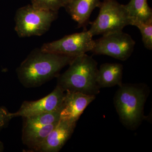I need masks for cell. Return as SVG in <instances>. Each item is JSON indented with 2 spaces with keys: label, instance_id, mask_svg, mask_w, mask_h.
I'll return each mask as SVG.
<instances>
[{
  "label": "cell",
  "instance_id": "obj_10",
  "mask_svg": "<svg viewBox=\"0 0 152 152\" xmlns=\"http://www.w3.org/2000/svg\"><path fill=\"white\" fill-rule=\"evenodd\" d=\"M96 96L78 92L66 91L63 100L60 119L77 122L85 109L96 99Z\"/></svg>",
  "mask_w": 152,
  "mask_h": 152
},
{
  "label": "cell",
  "instance_id": "obj_2",
  "mask_svg": "<svg viewBox=\"0 0 152 152\" xmlns=\"http://www.w3.org/2000/svg\"><path fill=\"white\" fill-rule=\"evenodd\" d=\"M64 73L58 76L57 86L64 92L95 95L101 88L97 83V63L86 54L75 57Z\"/></svg>",
  "mask_w": 152,
  "mask_h": 152
},
{
  "label": "cell",
  "instance_id": "obj_16",
  "mask_svg": "<svg viewBox=\"0 0 152 152\" xmlns=\"http://www.w3.org/2000/svg\"><path fill=\"white\" fill-rule=\"evenodd\" d=\"M133 26L138 28L141 34L144 46L148 50L152 49V20L146 22H138Z\"/></svg>",
  "mask_w": 152,
  "mask_h": 152
},
{
  "label": "cell",
  "instance_id": "obj_7",
  "mask_svg": "<svg viewBox=\"0 0 152 152\" xmlns=\"http://www.w3.org/2000/svg\"><path fill=\"white\" fill-rule=\"evenodd\" d=\"M94 41L91 51L94 54L106 55L122 61L131 56L136 44L130 35L123 31L102 36Z\"/></svg>",
  "mask_w": 152,
  "mask_h": 152
},
{
  "label": "cell",
  "instance_id": "obj_11",
  "mask_svg": "<svg viewBox=\"0 0 152 152\" xmlns=\"http://www.w3.org/2000/svg\"><path fill=\"white\" fill-rule=\"evenodd\" d=\"M101 2L100 0H69L64 8L77 23L78 28H85L93 10L99 7Z\"/></svg>",
  "mask_w": 152,
  "mask_h": 152
},
{
  "label": "cell",
  "instance_id": "obj_1",
  "mask_svg": "<svg viewBox=\"0 0 152 152\" xmlns=\"http://www.w3.org/2000/svg\"><path fill=\"white\" fill-rule=\"evenodd\" d=\"M75 58L36 49L17 68V75L26 88L39 87L58 77L62 69Z\"/></svg>",
  "mask_w": 152,
  "mask_h": 152
},
{
  "label": "cell",
  "instance_id": "obj_3",
  "mask_svg": "<svg viewBox=\"0 0 152 152\" xmlns=\"http://www.w3.org/2000/svg\"><path fill=\"white\" fill-rule=\"evenodd\" d=\"M146 97L143 87L123 84L120 86L114 104L120 120L127 127L134 129L141 123Z\"/></svg>",
  "mask_w": 152,
  "mask_h": 152
},
{
  "label": "cell",
  "instance_id": "obj_15",
  "mask_svg": "<svg viewBox=\"0 0 152 152\" xmlns=\"http://www.w3.org/2000/svg\"><path fill=\"white\" fill-rule=\"evenodd\" d=\"M61 107L54 111L23 118H24L23 129L41 127L58 122L60 120Z\"/></svg>",
  "mask_w": 152,
  "mask_h": 152
},
{
  "label": "cell",
  "instance_id": "obj_19",
  "mask_svg": "<svg viewBox=\"0 0 152 152\" xmlns=\"http://www.w3.org/2000/svg\"><path fill=\"white\" fill-rule=\"evenodd\" d=\"M4 147L3 143L0 141V152H2L4 151Z\"/></svg>",
  "mask_w": 152,
  "mask_h": 152
},
{
  "label": "cell",
  "instance_id": "obj_14",
  "mask_svg": "<svg viewBox=\"0 0 152 152\" xmlns=\"http://www.w3.org/2000/svg\"><path fill=\"white\" fill-rule=\"evenodd\" d=\"M58 122L30 129H23L22 140L25 145L35 150L41 145Z\"/></svg>",
  "mask_w": 152,
  "mask_h": 152
},
{
  "label": "cell",
  "instance_id": "obj_13",
  "mask_svg": "<svg viewBox=\"0 0 152 152\" xmlns=\"http://www.w3.org/2000/svg\"><path fill=\"white\" fill-rule=\"evenodd\" d=\"M131 20V25L138 22H146L152 20V10L148 0H131L124 5Z\"/></svg>",
  "mask_w": 152,
  "mask_h": 152
},
{
  "label": "cell",
  "instance_id": "obj_5",
  "mask_svg": "<svg viewBox=\"0 0 152 152\" xmlns=\"http://www.w3.org/2000/svg\"><path fill=\"white\" fill-rule=\"evenodd\" d=\"M97 18L88 30L93 37L121 31L131 25V20L124 5L116 0H104L101 2Z\"/></svg>",
  "mask_w": 152,
  "mask_h": 152
},
{
  "label": "cell",
  "instance_id": "obj_17",
  "mask_svg": "<svg viewBox=\"0 0 152 152\" xmlns=\"http://www.w3.org/2000/svg\"><path fill=\"white\" fill-rule=\"evenodd\" d=\"M69 0H31V4L43 10L58 12L61 8L65 7Z\"/></svg>",
  "mask_w": 152,
  "mask_h": 152
},
{
  "label": "cell",
  "instance_id": "obj_4",
  "mask_svg": "<svg viewBox=\"0 0 152 152\" xmlns=\"http://www.w3.org/2000/svg\"><path fill=\"white\" fill-rule=\"evenodd\" d=\"M58 17V12L28 5L17 10L15 31L21 38L42 36L48 31Z\"/></svg>",
  "mask_w": 152,
  "mask_h": 152
},
{
  "label": "cell",
  "instance_id": "obj_6",
  "mask_svg": "<svg viewBox=\"0 0 152 152\" xmlns=\"http://www.w3.org/2000/svg\"><path fill=\"white\" fill-rule=\"evenodd\" d=\"M93 37L88 31H85L44 44L40 49L44 52L76 57L91 51L95 44Z\"/></svg>",
  "mask_w": 152,
  "mask_h": 152
},
{
  "label": "cell",
  "instance_id": "obj_18",
  "mask_svg": "<svg viewBox=\"0 0 152 152\" xmlns=\"http://www.w3.org/2000/svg\"><path fill=\"white\" fill-rule=\"evenodd\" d=\"M12 118L10 113L4 107H0V131L7 126Z\"/></svg>",
  "mask_w": 152,
  "mask_h": 152
},
{
  "label": "cell",
  "instance_id": "obj_8",
  "mask_svg": "<svg viewBox=\"0 0 152 152\" xmlns=\"http://www.w3.org/2000/svg\"><path fill=\"white\" fill-rule=\"evenodd\" d=\"M64 93L57 86L52 92L42 99L24 102L18 111L10 113L11 116L12 118L18 117L25 118L56 110L61 107Z\"/></svg>",
  "mask_w": 152,
  "mask_h": 152
},
{
  "label": "cell",
  "instance_id": "obj_12",
  "mask_svg": "<svg viewBox=\"0 0 152 152\" xmlns=\"http://www.w3.org/2000/svg\"><path fill=\"white\" fill-rule=\"evenodd\" d=\"M123 73V66L118 63H105L98 69L96 81L100 88L121 86Z\"/></svg>",
  "mask_w": 152,
  "mask_h": 152
},
{
  "label": "cell",
  "instance_id": "obj_9",
  "mask_svg": "<svg viewBox=\"0 0 152 152\" xmlns=\"http://www.w3.org/2000/svg\"><path fill=\"white\" fill-rule=\"evenodd\" d=\"M76 122L60 119L56 126L35 151L58 152L71 137L75 128Z\"/></svg>",
  "mask_w": 152,
  "mask_h": 152
}]
</instances>
